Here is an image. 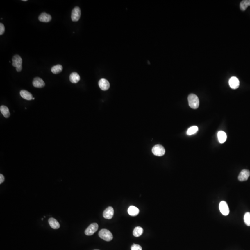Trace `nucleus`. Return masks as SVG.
Instances as JSON below:
<instances>
[{
    "label": "nucleus",
    "mask_w": 250,
    "mask_h": 250,
    "mask_svg": "<svg viewBox=\"0 0 250 250\" xmlns=\"http://www.w3.org/2000/svg\"><path fill=\"white\" fill-rule=\"evenodd\" d=\"M189 106L193 109H197L199 106V100L196 94H191L188 98Z\"/></svg>",
    "instance_id": "f257e3e1"
},
{
    "label": "nucleus",
    "mask_w": 250,
    "mask_h": 250,
    "mask_svg": "<svg viewBox=\"0 0 250 250\" xmlns=\"http://www.w3.org/2000/svg\"><path fill=\"white\" fill-rule=\"evenodd\" d=\"M12 65L16 68L17 72H20L22 69V59L19 55H15L12 58Z\"/></svg>",
    "instance_id": "f03ea898"
},
{
    "label": "nucleus",
    "mask_w": 250,
    "mask_h": 250,
    "mask_svg": "<svg viewBox=\"0 0 250 250\" xmlns=\"http://www.w3.org/2000/svg\"><path fill=\"white\" fill-rule=\"evenodd\" d=\"M98 235L100 238L106 241H111L113 238V236L111 232L106 229H102L100 230Z\"/></svg>",
    "instance_id": "7ed1b4c3"
},
{
    "label": "nucleus",
    "mask_w": 250,
    "mask_h": 250,
    "mask_svg": "<svg viewBox=\"0 0 250 250\" xmlns=\"http://www.w3.org/2000/svg\"><path fill=\"white\" fill-rule=\"evenodd\" d=\"M152 152L155 156L161 157L165 154V150L161 145L157 144L152 148Z\"/></svg>",
    "instance_id": "20e7f679"
},
{
    "label": "nucleus",
    "mask_w": 250,
    "mask_h": 250,
    "mask_svg": "<svg viewBox=\"0 0 250 250\" xmlns=\"http://www.w3.org/2000/svg\"><path fill=\"white\" fill-rule=\"evenodd\" d=\"M98 229V224L96 223H92L85 230V234L88 236L92 235L95 232L97 231Z\"/></svg>",
    "instance_id": "39448f33"
},
{
    "label": "nucleus",
    "mask_w": 250,
    "mask_h": 250,
    "mask_svg": "<svg viewBox=\"0 0 250 250\" xmlns=\"http://www.w3.org/2000/svg\"><path fill=\"white\" fill-rule=\"evenodd\" d=\"M81 10L79 7H76L73 8L72 12V19L73 22H77L80 18Z\"/></svg>",
    "instance_id": "423d86ee"
},
{
    "label": "nucleus",
    "mask_w": 250,
    "mask_h": 250,
    "mask_svg": "<svg viewBox=\"0 0 250 250\" xmlns=\"http://www.w3.org/2000/svg\"><path fill=\"white\" fill-rule=\"evenodd\" d=\"M219 209L220 212L225 216L228 215L229 214L230 211L228 206L225 201H222L219 204Z\"/></svg>",
    "instance_id": "0eeeda50"
},
{
    "label": "nucleus",
    "mask_w": 250,
    "mask_h": 250,
    "mask_svg": "<svg viewBox=\"0 0 250 250\" xmlns=\"http://www.w3.org/2000/svg\"><path fill=\"white\" fill-rule=\"evenodd\" d=\"M250 176V171H248L247 169H243L239 174L238 179H239V181H241V182L247 181Z\"/></svg>",
    "instance_id": "6e6552de"
},
{
    "label": "nucleus",
    "mask_w": 250,
    "mask_h": 250,
    "mask_svg": "<svg viewBox=\"0 0 250 250\" xmlns=\"http://www.w3.org/2000/svg\"><path fill=\"white\" fill-rule=\"evenodd\" d=\"M114 208L112 207H109L106 208L104 211L103 213V216L105 219H110L112 218L114 216Z\"/></svg>",
    "instance_id": "1a4fd4ad"
},
{
    "label": "nucleus",
    "mask_w": 250,
    "mask_h": 250,
    "mask_svg": "<svg viewBox=\"0 0 250 250\" xmlns=\"http://www.w3.org/2000/svg\"><path fill=\"white\" fill-rule=\"evenodd\" d=\"M99 87L103 91H106L110 87V84L108 81L106 79L102 78L100 80L98 83Z\"/></svg>",
    "instance_id": "9d476101"
},
{
    "label": "nucleus",
    "mask_w": 250,
    "mask_h": 250,
    "mask_svg": "<svg viewBox=\"0 0 250 250\" xmlns=\"http://www.w3.org/2000/svg\"><path fill=\"white\" fill-rule=\"evenodd\" d=\"M229 84L230 87L233 89H236L240 86V81L238 78L235 76H233L230 79Z\"/></svg>",
    "instance_id": "9b49d317"
},
{
    "label": "nucleus",
    "mask_w": 250,
    "mask_h": 250,
    "mask_svg": "<svg viewBox=\"0 0 250 250\" xmlns=\"http://www.w3.org/2000/svg\"><path fill=\"white\" fill-rule=\"evenodd\" d=\"M33 84L34 87L38 88H43L45 86L44 81L39 77L34 78L33 81Z\"/></svg>",
    "instance_id": "f8f14e48"
},
{
    "label": "nucleus",
    "mask_w": 250,
    "mask_h": 250,
    "mask_svg": "<svg viewBox=\"0 0 250 250\" xmlns=\"http://www.w3.org/2000/svg\"><path fill=\"white\" fill-rule=\"evenodd\" d=\"M39 19L40 22H48L51 21V16L49 14L46 12H42L39 16Z\"/></svg>",
    "instance_id": "ddd939ff"
},
{
    "label": "nucleus",
    "mask_w": 250,
    "mask_h": 250,
    "mask_svg": "<svg viewBox=\"0 0 250 250\" xmlns=\"http://www.w3.org/2000/svg\"><path fill=\"white\" fill-rule=\"evenodd\" d=\"M69 81L72 83H76L80 81V76L76 72H72L69 76Z\"/></svg>",
    "instance_id": "4468645a"
},
{
    "label": "nucleus",
    "mask_w": 250,
    "mask_h": 250,
    "mask_svg": "<svg viewBox=\"0 0 250 250\" xmlns=\"http://www.w3.org/2000/svg\"><path fill=\"white\" fill-rule=\"evenodd\" d=\"M20 95L23 99L26 100H33V95L29 92L26 90H22L20 91Z\"/></svg>",
    "instance_id": "2eb2a0df"
},
{
    "label": "nucleus",
    "mask_w": 250,
    "mask_h": 250,
    "mask_svg": "<svg viewBox=\"0 0 250 250\" xmlns=\"http://www.w3.org/2000/svg\"><path fill=\"white\" fill-rule=\"evenodd\" d=\"M50 226L54 229H58L60 227L59 222L53 218H51L48 221Z\"/></svg>",
    "instance_id": "dca6fc26"
},
{
    "label": "nucleus",
    "mask_w": 250,
    "mask_h": 250,
    "mask_svg": "<svg viewBox=\"0 0 250 250\" xmlns=\"http://www.w3.org/2000/svg\"><path fill=\"white\" fill-rule=\"evenodd\" d=\"M127 211L129 215L132 216H136L140 212L139 209L134 206H130Z\"/></svg>",
    "instance_id": "f3484780"
},
{
    "label": "nucleus",
    "mask_w": 250,
    "mask_h": 250,
    "mask_svg": "<svg viewBox=\"0 0 250 250\" xmlns=\"http://www.w3.org/2000/svg\"><path fill=\"white\" fill-rule=\"evenodd\" d=\"M0 111L5 118H8L10 115V113L9 112V109L7 106H4V105H2V106H1Z\"/></svg>",
    "instance_id": "a211bd4d"
},
{
    "label": "nucleus",
    "mask_w": 250,
    "mask_h": 250,
    "mask_svg": "<svg viewBox=\"0 0 250 250\" xmlns=\"http://www.w3.org/2000/svg\"><path fill=\"white\" fill-rule=\"evenodd\" d=\"M218 138L220 143H224L227 139L226 133L223 131H219L218 133Z\"/></svg>",
    "instance_id": "6ab92c4d"
},
{
    "label": "nucleus",
    "mask_w": 250,
    "mask_h": 250,
    "mask_svg": "<svg viewBox=\"0 0 250 250\" xmlns=\"http://www.w3.org/2000/svg\"><path fill=\"white\" fill-rule=\"evenodd\" d=\"M143 229L142 228V227L140 226H137L133 230V236L136 237L140 236L143 233Z\"/></svg>",
    "instance_id": "aec40b11"
},
{
    "label": "nucleus",
    "mask_w": 250,
    "mask_h": 250,
    "mask_svg": "<svg viewBox=\"0 0 250 250\" xmlns=\"http://www.w3.org/2000/svg\"><path fill=\"white\" fill-rule=\"evenodd\" d=\"M63 70V66L60 65H57L53 66L51 68V71L54 74L60 73Z\"/></svg>",
    "instance_id": "412c9836"
},
{
    "label": "nucleus",
    "mask_w": 250,
    "mask_h": 250,
    "mask_svg": "<svg viewBox=\"0 0 250 250\" xmlns=\"http://www.w3.org/2000/svg\"><path fill=\"white\" fill-rule=\"evenodd\" d=\"M250 6V0H244L240 3V8L241 10L245 11L248 6Z\"/></svg>",
    "instance_id": "4be33fe9"
},
{
    "label": "nucleus",
    "mask_w": 250,
    "mask_h": 250,
    "mask_svg": "<svg viewBox=\"0 0 250 250\" xmlns=\"http://www.w3.org/2000/svg\"><path fill=\"white\" fill-rule=\"evenodd\" d=\"M198 130V127L197 126H193L190 127L188 129L187 132V134L188 135H191L197 132Z\"/></svg>",
    "instance_id": "5701e85b"
},
{
    "label": "nucleus",
    "mask_w": 250,
    "mask_h": 250,
    "mask_svg": "<svg viewBox=\"0 0 250 250\" xmlns=\"http://www.w3.org/2000/svg\"><path fill=\"white\" fill-rule=\"evenodd\" d=\"M244 223L247 226H250V212H247L244 217Z\"/></svg>",
    "instance_id": "b1692460"
},
{
    "label": "nucleus",
    "mask_w": 250,
    "mask_h": 250,
    "mask_svg": "<svg viewBox=\"0 0 250 250\" xmlns=\"http://www.w3.org/2000/svg\"><path fill=\"white\" fill-rule=\"evenodd\" d=\"M131 250H142V247L139 244H133L131 247Z\"/></svg>",
    "instance_id": "393cba45"
},
{
    "label": "nucleus",
    "mask_w": 250,
    "mask_h": 250,
    "mask_svg": "<svg viewBox=\"0 0 250 250\" xmlns=\"http://www.w3.org/2000/svg\"><path fill=\"white\" fill-rule=\"evenodd\" d=\"M5 32V26L2 23H0V35H2Z\"/></svg>",
    "instance_id": "a878e982"
},
{
    "label": "nucleus",
    "mask_w": 250,
    "mask_h": 250,
    "mask_svg": "<svg viewBox=\"0 0 250 250\" xmlns=\"http://www.w3.org/2000/svg\"><path fill=\"white\" fill-rule=\"evenodd\" d=\"M4 176L2 174H0V184H1L4 181Z\"/></svg>",
    "instance_id": "bb28decb"
},
{
    "label": "nucleus",
    "mask_w": 250,
    "mask_h": 250,
    "mask_svg": "<svg viewBox=\"0 0 250 250\" xmlns=\"http://www.w3.org/2000/svg\"><path fill=\"white\" fill-rule=\"evenodd\" d=\"M23 1H26V0H23Z\"/></svg>",
    "instance_id": "cd10ccee"
},
{
    "label": "nucleus",
    "mask_w": 250,
    "mask_h": 250,
    "mask_svg": "<svg viewBox=\"0 0 250 250\" xmlns=\"http://www.w3.org/2000/svg\"><path fill=\"white\" fill-rule=\"evenodd\" d=\"M33 100H34V98H33Z\"/></svg>",
    "instance_id": "c85d7f7f"
},
{
    "label": "nucleus",
    "mask_w": 250,
    "mask_h": 250,
    "mask_svg": "<svg viewBox=\"0 0 250 250\" xmlns=\"http://www.w3.org/2000/svg\"></svg>",
    "instance_id": "c756f323"
}]
</instances>
